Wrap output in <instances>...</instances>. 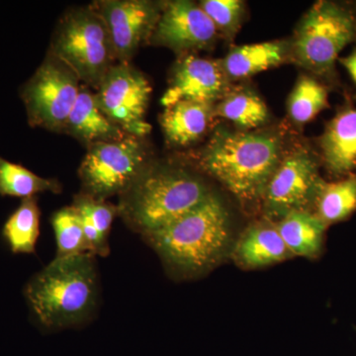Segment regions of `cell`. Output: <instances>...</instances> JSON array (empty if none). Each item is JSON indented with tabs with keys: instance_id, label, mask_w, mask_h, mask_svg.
Wrapping results in <instances>:
<instances>
[{
	"instance_id": "6da1fadb",
	"label": "cell",
	"mask_w": 356,
	"mask_h": 356,
	"mask_svg": "<svg viewBox=\"0 0 356 356\" xmlns=\"http://www.w3.org/2000/svg\"><path fill=\"white\" fill-rule=\"evenodd\" d=\"M280 138L271 134L218 129L198 156V163L243 203L264 197L281 159Z\"/></svg>"
},
{
	"instance_id": "7a4b0ae2",
	"label": "cell",
	"mask_w": 356,
	"mask_h": 356,
	"mask_svg": "<svg viewBox=\"0 0 356 356\" xmlns=\"http://www.w3.org/2000/svg\"><path fill=\"white\" fill-rule=\"evenodd\" d=\"M32 313L47 329L79 325L92 313L97 299L95 255L56 257L24 288Z\"/></svg>"
},
{
	"instance_id": "3957f363",
	"label": "cell",
	"mask_w": 356,
	"mask_h": 356,
	"mask_svg": "<svg viewBox=\"0 0 356 356\" xmlns=\"http://www.w3.org/2000/svg\"><path fill=\"white\" fill-rule=\"evenodd\" d=\"M146 236L173 268L189 275L201 273L214 266L229 247L228 211L211 193L197 207Z\"/></svg>"
},
{
	"instance_id": "277c9868",
	"label": "cell",
	"mask_w": 356,
	"mask_h": 356,
	"mask_svg": "<svg viewBox=\"0 0 356 356\" xmlns=\"http://www.w3.org/2000/svg\"><path fill=\"white\" fill-rule=\"evenodd\" d=\"M211 194L193 173L170 166H147L122 195L119 213L144 235L197 207Z\"/></svg>"
},
{
	"instance_id": "5b68a950",
	"label": "cell",
	"mask_w": 356,
	"mask_h": 356,
	"mask_svg": "<svg viewBox=\"0 0 356 356\" xmlns=\"http://www.w3.org/2000/svg\"><path fill=\"white\" fill-rule=\"evenodd\" d=\"M50 51L76 72L81 83L95 89L116 60L107 26L91 6L65 13Z\"/></svg>"
},
{
	"instance_id": "8992f818",
	"label": "cell",
	"mask_w": 356,
	"mask_h": 356,
	"mask_svg": "<svg viewBox=\"0 0 356 356\" xmlns=\"http://www.w3.org/2000/svg\"><path fill=\"white\" fill-rule=\"evenodd\" d=\"M81 86L76 72L49 50L43 63L20 89L29 125L64 133Z\"/></svg>"
},
{
	"instance_id": "52a82bcc",
	"label": "cell",
	"mask_w": 356,
	"mask_h": 356,
	"mask_svg": "<svg viewBox=\"0 0 356 356\" xmlns=\"http://www.w3.org/2000/svg\"><path fill=\"white\" fill-rule=\"evenodd\" d=\"M355 35V20L348 11L334 2L318 1L297 27L293 56L302 67L324 74L332 69Z\"/></svg>"
},
{
	"instance_id": "ba28073f",
	"label": "cell",
	"mask_w": 356,
	"mask_h": 356,
	"mask_svg": "<svg viewBox=\"0 0 356 356\" xmlns=\"http://www.w3.org/2000/svg\"><path fill=\"white\" fill-rule=\"evenodd\" d=\"M143 138L128 136L117 142L88 146L79 170L84 194L98 200L123 195L147 166Z\"/></svg>"
},
{
	"instance_id": "9c48e42d",
	"label": "cell",
	"mask_w": 356,
	"mask_h": 356,
	"mask_svg": "<svg viewBox=\"0 0 356 356\" xmlns=\"http://www.w3.org/2000/svg\"><path fill=\"white\" fill-rule=\"evenodd\" d=\"M152 88L146 76L130 65L115 64L96 88L95 100L102 113L128 135L144 138L152 127L146 112Z\"/></svg>"
},
{
	"instance_id": "30bf717a",
	"label": "cell",
	"mask_w": 356,
	"mask_h": 356,
	"mask_svg": "<svg viewBox=\"0 0 356 356\" xmlns=\"http://www.w3.org/2000/svg\"><path fill=\"white\" fill-rule=\"evenodd\" d=\"M324 184L315 159L305 149L282 156L262 197L267 216L280 220L292 212H310Z\"/></svg>"
},
{
	"instance_id": "8fae6325",
	"label": "cell",
	"mask_w": 356,
	"mask_h": 356,
	"mask_svg": "<svg viewBox=\"0 0 356 356\" xmlns=\"http://www.w3.org/2000/svg\"><path fill=\"white\" fill-rule=\"evenodd\" d=\"M91 6L107 26L116 60L126 64L149 41L163 6L147 0H102Z\"/></svg>"
},
{
	"instance_id": "7c38bea8",
	"label": "cell",
	"mask_w": 356,
	"mask_h": 356,
	"mask_svg": "<svg viewBox=\"0 0 356 356\" xmlns=\"http://www.w3.org/2000/svg\"><path fill=\"white\" fill-rule=\"evenodd\" d=\"M218 34L199 4L177 0L163 4L149 42L177 51L202 50L214 43Z\"/></svg>"
},
{
	"instance_id": "4fadbf2b",
	"label": "cell",
	"mask_w": 356,
	"mask_h": 356,
	"mask_svg": "<svg viewBox=\"0 0 356 356\" xmlns=\"http://www.w3.org/2000/svg\"><path fill=\"white\" fill-rule=\"evenodd\" d=\"M228 90V77L221 63L187 55L173 69L170 86L161 104L170 106L180 100L213 103L221 100Z\"/></svg>"
},
{
	"instance_id": "5bb4252c",
	"label": "cell",
	"mask_w": 356,
	"mask_h": 356,
	"mask_svg": "<svg viewBox=\"0 0 356 356\" xmlns=\"http://www.w3.org/2000/svg\"><path fill=\"white\" fill-rule=\"evenodd\" d=\"M64 133L81 140L88 147L96 143L117 142L130 136L102 113L96 103L95 93L84 84L81 86Z\"/></svg>"
},
{
	"instance_id": "9a60e30c",
	"label": "cell",
	"mask_w": 356,
	"mask_h": 356,
	"mask_svg": "<svg viewBox=\"0 0 356 356\" xmlns=\"http://www.w3.org/2000/svg\"><path fill=\"white\" fill-rule=\"evenodd\" d=\"M214 115L213 103L180 100L165 107L161 117V127L172 144L188 146L206 133Z\"/></svg>"
},
{
	"instance_id": "2e32d148",
	"label": "cell",
	"mask_w": 356,
	"mask_h": 356,
	"mask_svg": "<svg viewBox=\"0 0 356 356\" xmlns=\"http://www.w3.org/2000/svg\"><path fill=\"white\" fill-rule=\"evenodd\" d=\"M323 159L334 175H348L356 168V109L337 115L321 139Z\"/></svg>"
},
{
	"instance_id": "e0dca14e",
	"label": "cell",
	"mask_w": 356,
	"mask_h": 356,
	"mask_svg": "<svg viewBox=\"0 0 356 356\" xmlns=\"http://www.w3.org/2000/svg\"><path fill=\"white\" fill-rule=\"evenodd\" d=\"M241 266L257 268L277 264L292 257L275 225L259 222L250 227L234 248Z\"/></svg>"
},
{
	"instance_id": "ac0fdd59",
	"label": "cell",
	"mask_w": 356,
	"mask_h": 356,
	"mask_svg": "<svg viewBox=\"0 0 356 356\" xmlns=\"http://www.w3.org/2000/svg\"><path fill=\"white\" fill-rule=\"evenodd\" d=\"M288 51L287 44L280 41L243 44L229 51L221 65L228 79H248L284 63Z\"/></svg>"
},
{
	"instance_id": "d6986e66",
	"label": "cell",
	"mask_w": 356,
	"mask_h": 356,
	"mask_svg": "<svg viewBox=\"0 0 356 356\" xmlns=\"http://www.w3.org/2000/svg\"><path fill=\"white\" fill-rule=\"evenodd\" d=\"M292 255L316 257L322 247L325 229L322 220L311 212H292L275 224Z\"/></svg>"
},
{
	"instance_id": "ffe728a7",
	"label": "cell",
	"mask_w": 356,
	"mask_h": 356,
	"mask_svg": "<svg viewBox=\"0 0 356 356\" xmlns=\"http://www.w3.org/2000/svg\"><path fill=\"white\" fill-rule=\"evenodd\" d=\"M40 209L37 199H23L8 217L1 236L13 254H35L40 236Z\"/></svg>"
},
{
	"instance_id": "44dd1931",
	"label": "cell",
	"mask_w": 356,
	"mask_h": 356,
	"mask_svg": "<svg viewBox=\"0 0 356 356\" xmlns=\"http://www.w3.org/2000/svg\"><path fill=\"white\" fill-rule=\"evenodd\" d=\"M215 115L243 129L261 127L266 123L269 116L264 100L252 91L248 90L227 93L215 105Z\"/></svg>"
},
{
	"instance_id": "7402d4cb",
	"label": "cell",
	"mask_w": 356,
	"mask_h": 356,
	"mask_svg": "<svg viewBox=\"0 0 356 356\" xmlns=\"http://www.w3.org/2000/svg\"><path fill=\"white\" fill-rule=\"evenodd\" d=\"M46 191L60 193L62 185L57 179L38 177L24 166L0 156V196L25 199Z\"/></svg>"
},
{
	"instance_id": "603a6c76",
	"label": "cell",
	"mask_w": 356,
	"mask_h": 356,
	"mask_svg": "<svg viewBox=\"0 0 356 356\" xmlns=\"http://www.w3.org/2000/svg\"><path fill=\"white\" fill-rule=\"evenodd\" d=\"M317 216L325 225L341 221L356 209V175L323 184L317 202Z\"/></svg>"
},
{
	"instance_id": "cb8c5ba5",
	"label": "cell",
	"mask_w": 356,
	"mask_h": 356,
	"mask_svg": "<svg viewBox=\"0 0 356 356\" xmlns=\"http://www.w3.org/2000/svg\"><path fill=\"white\" fill-rule=\"evenodd\" d=\"M327 105V91L310 76H300L288 98V114L295 124L304 125Z\"/></svg>"
},
{
	"instance_id": "d4e9b609",
	"label": "cell",
	"mask_w": 356,
	"mask_h": 356,
	"mask_svg": "<svg viewBox=\"0 0 356 356\" xmlns=\"http://www.w3.org/2000/svg\"><path fill=\"white\" fill-rule=\"evenodd\" d=\"M57 241V257H67L88 252L81 215L74 206L58 210L51 217Z\"/></svg>"
},
{
	"instance_id": "484cf974",
	"label": "cell",
	"mask_w": 356,
	"mask_h": 356,
	"mask_svg": "<svg viewBox=\"0 0 356 356\" xmlns=\"http://www.w3.org/2000/svg\"><path fill=\"white\" fill-rule=\"evenodd\" d=\"M204 13L214 23L218 33L233 37L240 28L245 4L240 0H204L199 4Z\"/></svg>"
},
{
	"instance_id": "4316f807",
	"label": "cell",
	"mask_w": 356,
	"mask_h": 356,
	"mask_svg": "<svg viewBox=\"0 0 356 356\" xmlns=\"http://www.w3.org/2000/svg\"><path fill=\"white\" fill-rule=\"evenodd\" d=\"M72 206L88 215L102 240L108 243L110 229L115 216L119 212L118 207L84 193L74 198Z\"/></svg>"
},
{
	"instance_id": "83f0119b",
	"label": "cell",
	"mask_w": 356,
	"mask_h": 356,
	"mask_svg": "<svg viewBox=\"0 0 356 356\" xmlns=\"http://www.w3.org/2000/svg\"><path fill=\"white\" fill-rule=\"evenodd\" d=\"M341 63L348 72H350L351 79L355 81L356 86V51L350 54L348 57L343 58Z\"/></svg>"
}]
</instances>
